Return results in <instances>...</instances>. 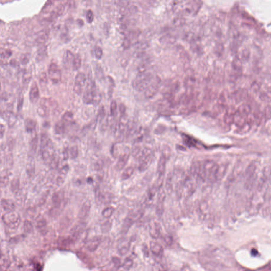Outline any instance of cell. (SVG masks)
Segmentation results:
<instances>
[{
    "mask_svg": "<svg viewBox=\"0 0 271 271\" xmlns=\"http://www.w3.org/2000/svg\"><path fill=\"white\" fill-rule=\"evenodd\" d=\"M218 166L212 160L197 162L192 166V172L202 180L214 182L217 179Z\"/></svg>",
    "mask_w": 271,
    "mask_h": 271,
    "instance_id": "obj_1",
    "label": "cell"
},
{
    "mask_svg": "<svg viewBox=\"0 0 271 271\" xmlns=\"http://www.w3.org/2000/svg\"><path fill=\"white\" fill-rule=\"evenodd\" d=\"M41 150L42 160L47 164H51L54 160L55 150L52 140L46 134L41 138Z\"/></svg>",
    "mask_w": 271,
    "mask_h": 271,
    "instance_id": "obj_2",
    "label": "cell"
},
{
    "mask_svg": "<svg viewBox=\"0 0 271 271\" xmlns=\"http://www.w3.org/2000/svg\"><path fill=\"white\" fill-rule=\"evenodd\" d=\"M202 2L198 1H178L175 8L178 12L186 15L196 14L201 6Z\"/></svg>",
    "mask_w": 271,
    "mask_h": 271,
    "instance_id": "obj_3",
    "label": "cell"
},
{
    "mask_svg": "<svg viewBox=\"0 0 271 271\" xmlns=\"http://www.w3.org/2000/svg\"><path fill=\"white\" fill-rule=\"evenodd\" d=\"M101 99L102 96L96 90L94 82L88 84L83 94V102L86 104L98 105L101 102Z\"/></svg>",
    "mask_w": 271,
    "mask_h": 271,
    "instance_id": "obj_4",
    "label": "cell"
},
{
    "mask_svg": "<svg viewBox=\"0 0 271 271\" xmlns=\"http://www.w3.org/2000/svg\"><path fill=\"white\" fill-rule=\"evenodd\" d=\"M152 79V76L149 74H142L137 77L134 82V86L138 90H142L147 88Z\"/></svg>",
    "mask_w": 271,
    "mask_h": 271,
    "instance_id": "obj_5",
    "label": "cell"
},
{
    "mask_svg": "<svg viewBox=\"0 0 271 271\" xmlns=\"http://www.w3.org/2000/svg\"><path fill=\"white\" fill-rule=\"evenodd\" d=\"M2 219L5 224L11 227H18L20 222L18 213L15 212H9L3 216Z\"/></svg>",
    "mask_w": 271,
    "mask_h": 271,
    "instance_id": "obj_6",
    "label": "cell"
},
{
    "mask_svg": "<svg viewBox=\"0 0 271 271\" xmlns=\"http://www.w3.org/2000/svg\"><path fill=\"white\" fill-rule=\"evenodd\" d=\"M48 76L53 83H57L61 80V70L56 63H52L49 66Z\"/></svg>",
    "mask_w": 271,
    "mask_h": 271,
    "instance_id": "obj_7",
    "label": "cell"
},
{
    "mask_svg": "<svg viewBox=\"0 0 271 271\" xmlns=\"http://www.w3.org/2000/svg\"><path fill=\"white\" fill-rule=\"evenodd\" d=\"M86 82V76L83 73H78L76 76L73 90L78 95H81L83 92V86Z\"/></svg>",
    "mask_w": 271,
    "mask_h": 271,
    "instance_id": "obj_8",
    "label": "cell"
},
{
    "mask_svg": "<svg viewBox=\"0 0 271 271\" xmlns=\"http://www.w3.org/2000/svg\"><path fill=\"white\" fill-rule=\"evenodd\" d=\"M39 98V91L38 85L36 82H34L30 88L29 92V99L32 104H36Z\"/></svg>",
    "mask_w": 271,
    "mask_h": 271,
    "instance_id": "obj_9",
    "label": "cell"
},
{
    "mask_svg": "<svg viewBox=\"0 0 271 271\" xmlns=\"http://www.w3.org/2000/svg\"><path fill=\"white\" fill-rule=\"evenodd\" d=\"M2 116L10 126H13L17 120L16 114L11 111H4Z\"/></svg>",
    "mask_w": 271,
    "mask_h": 271,
    "instance_id": "obj_10",
    "label": "cell"
},
{
    "mask_svg": "<svg viewBox=\"0 0 271 271\" xmlns=\"http://www.w3.org/2000/svg\"><path fill=\"white\" fill-rule=\"evenodd\" d=\"M91 207V204L90 201H86L83 203L78 214L81 219H86L88 217L90 211Z\"/></svg>",
    "mask_w": 271,
    "mask_h": 271,
    "instance_id": "obj_11",
    "label": "cell"
},
{
    "mask_svg": "<svg viewBox=\"0 0 271 271\" xmlns=\"http://www.w3.org/2000/svg\"><path fill=\"white\" fill-rule=\"evenodd\" d=\"M1 206L3 209L8 212L14 211L16 209V205L13 201L10 199H2Z\"/></svg>",
    "mask_w": 271,
    "mask_h": 271,
    "instance_id": "obj_12",
    "label": "cell"
},
{
    "mask_svg": "<svg viewBox=\"0 0 271 271\" xmlns=\"http://www.w3.org/2000/svg\"><path fill=\"white\" fill-rule=\"evenodd\" d=\"M40 106H43L48 109L50 108H55L57 106V102L52 98H43L40 100Z\"/></svg>",
    "mask_w": 271,
    "mask_h": 271,
    "instance_id": "obj_13",
    "label": "cell"
},
{
    "mask_svg": "<svg viewBox=\"0 0 271 271\" xmlns=\"http://www.w3.org/2000/svg\"><path fill=\"white\" fill-rule=\"evenodd\" d=\"M37 123L31 118H27L24 121V127L26 132L28 133H32L36 130Z\"/></svg>",
    "mask_w": 271,
    "mask_h": 271,
    "instance_id": "obj_14",
    "label": "cell"
},
{
    "mask_svg": "<svg viewBox=\"0 0 271 271\" xmlns=\"http://www.w3.org/2000/svg\"><path fill=\"white\" fill-rule=\"evenodd\" d=\"M64 194L62 191H58L55 192L52 196V199L53 203L56 206H60L64 200Z\"/></svg>",
    "mask_w": 271,
    "mask_h": 271,
    "instance_id": "obj_15",
    "label": "cell"
},
{
    "mask_svg": "<svg viewBox=\"0 0 271 271\" xmlns=\"http://www.w3.org/2000/svg\"><path fill=\"white\" fill-rule=\"evenodd\" d=\"M157 84L156 83H152L149 87L146 89L145 95L147 97H151L155 94L157 91Z\"/></svg>",
    "mask_w": 271,
    "mask_h": 271,
    "instance_id": "obj_16",
    "label": "cell"
},
{
    "mask_svg": "<svg viewBox=\"0 0 271 271\" xmlns=\"http://www.w3.org/2000/svg\"><path fill=\"white\" fill-rule=\"evenodd\" d=\"M66 130V124L63 121L58 122L55 127V131L57 134H64Z\"/></svg>",
    "mask_w": 271,
    "mask_h": 271,
    "instance_id": "obj_17",
    "label": "cell"
},
{
    "mask_svg": "<svg viewBox=\"0 0 271 271\" xmlns=\"http://www.w3.org/2000/svg\"><path fill=\"white\" fill-rule=\"evenodd\" d=\"M62 121L66 124L72 123V122L74 121V115L72 112L70 111L65 112L62 117Z\"/></svg>",
    "mask_w": 271,
    "mask_h": 271,
    "instance_id": "obj_18",
    "label": "cell"
},
{
    "mask_svg": "<svg viewBox=\"0 0 271 271\" xmlns=\"http://www.w3.org/2000/svg\"><path fill=\"white\" fill-rule=\"evenodd\" d=\"M47 38L48 35L46 32H45V31H40L38 33V36L37 39V42L38 45L43 46L45 42H46Z\"/></svg>",
    "mask_w": 271,
    "mask_h": 271,
    "instance_id": "obj_19",
    "label": "cell"
},
{
    "mask_svg": "<svg viewBox=\"0 0 271 271\" xmlns=\"http://www.w3.org/2000/svg\"><path fill=\"white\" fill-rule=\"evenodd\" d=\"M75 55L70 50H67L65 54V61L68 64L72 65L73 62L75 58Z\"/></svg>",
    "mask_w": 271,
    "mask_h": 271,
    "instance_id": "obj_20",
    "label": "cell"
},
{
    "mask_svg": "<svg viewBox=\"0 0 271 271\" xmlns=\"http://www.w3.org/2000/svg\"><path fill=\"white\" fill-rule=\"evenodd\" d=\"M128 159V155L125 154V155L121 156L118 161V163L116 164L117 168L119 170H121L122 168L124 167L126 165Z\"/></svg>",
    "mask_w": 271,
    "mask_h": 271,
    "instance_id": "obj_21",
    "label": "cell"
},
{
    "mask_svg": "<svg viewBox=\"0 0 271 271\" xmlns=\"http://www.w3.org/2000/svg\"><path fill=\"white\" fill-rule=\"evenodd\" d=\"M67 151L68 154V157L70 159L73 160L78 157V147L76 146H73L70 149H67Z\"/></svg>",
    "mask_w": 271,
    "mask_h": 271,
    "instance_id": "obj_22",
    "label": "cell"
},
{
    "mask_svg": "<svg viewBox=\"0 0 271 271\" xmlns=\"http://www.w3.org/2000/svg\"><path fill=\"white\" fill-rule=\"evenodd\" d=\"M81 65V58L78 55H75V58L73 62L72 67L73 70H77L80 68Z\"/></svg>",
    "mask_w": 271,
    "mask_h": 271,
    "instance_id": "obj_23",
    "label": "cell"
},
{
    "mask_svg": "<svg viewBox=\"0 0 271 271\" xmlns=\"http://www.w3.org/2000/svg\"><path fill=\"white\" fill-rule=\"evenodd\" d=\"M134 171V168L132 167H129L126 168L124 170V172H123V173L122 174V179L124 180L128 179L133 174Z\"/></svg>",
    "mask_w": 271,
    "mask_h": 271,
    "instance_id": "obj_24",
    "label": "cell"
},
{
    "mask_svg": "<svg viewBox=\"0 0 271 271\" xmlns=\"http://www.w3.org/2000/svg\"><path fill=\"white\" fill-rule=\"evenodd\" d=\"M20 181L19 179L14 178L11 183V190L13 192H17L19 188Z\"/></svg>",
    "mask_w": 271,
    "mask_h": 271,
    "instance_id": "obj_25",
    "label": "cell"
},
{
    "mask_svg": "<svg viewBox=\"0 0 271 271\" xmlns=\"http://www.w3.org/2000/svg\"><path fill=\"white\" fill-rule=\"evenodd\" d=\"M150 248L152 252L155 253L156 255H158L162 252V248L160 247V245H159L156 243H151Z\"/></svg>",
    "mask_w": 271,
    "mask_h": 271,
    "instance_id": "obj_26",
    "label": "cell"
},
{
    "mask_svg": "<svg viewBox=\"0 0 271 271\" xmlns=\"http://www.w3.org/2000/svg\"><path fill=\"white\" fill-rule=\"evenodd\" d=\"M114 211V208L112 207H109L104 209L102 211V215L105 218H109L111 217Z\"/></svg>",
    "mask_w": 271,
    "mask_h": 271,
    "instance_id": "obj_27",
    "label": "cell"
},
{
    "mask_svg": "<svg viewBox=\"0 0 271 271\" xmlns=\"http://www.w3.org/2000/svg\"><path fill=\"white\" fill-rule=\"evenodd\" d=\"M94 53L95 55L96 58L100 60L101 59L103 55V51L101 47L96 46L94 48Z\"/></svg>",
    "mask_w": 271,
    "mask_h": 271,
    "instance_id": "obj_28",
    "label": "cell"
},
{
    "mask_svg": "<svg viewBox=\"0 0 271 271\" xmlns=\"http://www.w3.org/2000/svg\"><path fill=\"white\" fill-rule=\"evenodd\" d=\"M46 47L42 46L39 50H38V53H37V60H42V58L45 56L46 55Z\"/></svg>",
    "mask_w": 271,
    "mask_h": 271,
    "instance_id": "obj_29",
    "label": "cell"
},
{
    "mask_svg": "<svg viewBox=\"0 0 271 271\" xmlns=\"http://www.w3.org/2000/svg\"><path fill=\"white\" fill-rule=\"evenodd\" d=\"M165 159L164 156L160 158L158 164V170L160 173L164 172V170L165 167Z\"/></svg>",
    "mask_w": 271,
    "mask_h": 271,
    "instance_id": "obj_30",
    "label": "cell"
},
{
    "mask_svg": "<svg viewBox=\"0 0 271 271\" xmlns=\"http://www.w3.org/2000/svg\"><path fill=\"white\" fill-rule=\"evenodd\" d=\"M47 110H48L47 109L42 106H39L37 109L38 114L39 116H46L47 114Z\"/></svg>",
    "mask_w": 271,
    "mask_h": 271,
    "instance_id": "obj_31",
    "label": "cell"
},
{
    "mask_svg": "<svg viewBox=\"0 0 271 271\" xmlns=\"http://www.w3.org/2000/svg\"><path fill=\"white\" fill-rule=\"evenodd\" d=\"M86 19L88 23H92L94 20V14L93 11L89 9L87 11L86 13Z\"/></svg>",
    "mask_w": 271,
    "mask_h": 271,
    "instance_id": "obj_32",
    "label": "cell"
},
{
    "mask_svg": "<svg viewBox=\"0 0 271 271\" xmlns=\"http://www.w3.org/2000/svg\"><path fill=\"white\" fill-rule=\"evenodd\" d=\"M12 54V51L8 49H4L3 50H1V57H3L4 58H8L10 57Z\"/></svg>",
    "mask_w": 271,
    "mask_h": 271,
    "instance_id": "obj_33",
    "label": "cell"
},
{
    "mask_svg": "<svg viewBox=\"0 0 271 271\" xmlns=\"http://www.w3.org/2000/svg\"><path fill=\"white\" fill-rule=\"evenodd\" d=\"M233 65L234 66V68H235V70L237 71H240L241 70H242V63H241V62H240V60L238 58H236L234 60V64H233Z\"/></svg>",
    "mask_w": 271,
    "mask_h": 271,
    "instance_id": "obj_34",
    "label": "cell"
},
{
    "mask_svg": "<svg viewBox=\"0 0 271 271\" xmlns=\"http://www.w3.org/2000/svg\"><path fill=\"white\" fill-rule=\"evenodd\" d=\"M32 78V75L30 72H26L23 75L22 81L23 83H28L30 81Z\"/></svg>",
    "mask_w": 271,
    "mask_h": 271,
    "instance_id": "obj_35",
    "label": "cell"
},
{
    "mask_svg": "<svg viewBox=\"0 0 271 271\" xmlns=\"http://www.w3.org/2000/svg\"><path fill=\"white\" fill-rule=\"evenodd\" d=\"M20 63L22 65L27 64V63L29 61V56L27 55L24 54L22 55L20 58Z\"/></svg>",
    "mask_w": 271,
    "mask_h": 271,
    "instance_id": "obj_36",
    "label": "cell"
},
{
    "mask_svg": "<svg viewBox=\"0 0 271 271\" xmlns=\"http://www.w3.org/2000/svg\"><path fill=\"white\" fill-rule=\"evenodd\" d=\"M8 181H9V178L7 175H4L1 176V185L2 186H4L5 185H7V184L8 183Z\"/></svg>",
    "mask_w": 271,
    "mask_h": 271,
    "instance_id": "obj_37",
    "label": "cell"
},
{
    "mask_svg": "<svg viewBox=\"0 0 271 271\" xmlns=\"http://www.w3.org/2000/svg\"><path fill=\"white\" fill-rule=\"evenodd\" d=\"M116 107H117V104H116V102L115 101H112L111 102V106H110V111H111V114H114L116 110Z\"/></svg>",
    "mask_w": 271,
    "mask_h": 271,
    "instance_id": "obj_38",
    "label": "cell"
},
{
    "mask_svg": "<svg viewBox=\"0 0 271 271\" xmlns=\"http://www.w3.org/2000/svg\"><path fill=\"white\" fill-rule=\"evenodd\" d=\"M39 80L40 82L42 83H46L47 82V78L46 74L45 73H42L39 75Z\"/></svg>",
    "mask_w": 271,
    "mask_h": 271,
    "instance_id": "obj_39",
    "label": "cell"
},
{
    "mask_svg": "<svg viewBox=\"0 0 271 271\" xmlns=\"http://www.w3.org/2000/svg\"><path fill=\"white\" fill-rule=\"evenodd\" d=\"M23 97L22 96H20L19 98L18 102V105H17V108H18V111H20L22 109V106H23Z\"/></svg>",
    "mask_w": 271,
    "mask_h": 271,
    "instance_id": "obj_40",
    "label": "cell"
},
{
    "mask_svg": "<svg viewBox=\"0 0 271 271\" xmlns=\"http://www.w3.org/2000/svg\"><path fill=\"white\" fill-rule=\"evenodd\" d=\"M103 167V163L101 161H98L97 163H96L95 165V168L96 170H100L101 168H102Z\"/></svg>",
    "mask_w": 271,
    "mask_h": 271,
    "instance_id": "obj_41",
    "label": "cell"
},
{
    "mask_svg": "<svg viewBox=\"0 0 271 271\" xmlns=\"http://www.w3.org/2000/svg\"><path fill=\"white\" fill-rule=\"evenodd\" d=\"M10 64L11 65V66H12L13 67H17V66H19V65L18 62L14 59H12V60H11Z\"/></svg>",
    "mask_w": 271,
    "mask_h": 271,
    "instance_id": "obj_42",
    "label": "cell"
},
{
    "mask_svg": "<svg viewBox=\"0 0 271 271\" xmlns=\"http://www.w3.org/2000/svg\"><path fill=\"white\" fill-rule=\"evenodd\" d=\"M5 132V128L3 126L2 124H1V127H0V133H1V137L2 138L3 134Z\"/></svg>",
    "mask_w": 271,
    "mask_h": 271,
    "instance_id": "obj_43",
    "label": "cell"
},
{
    "mask_svg": "<svg viewBox=\"0 0 271 271\" xmlns=\"http://www.w3.org/2000/svg\"><path fill=\"white\" fill-rule=\"evenodd\" d=\"M77 22L80 26H83L84 25V21L82 19H78L77 20Z\"/></svg>",
    "mask_w": 271,
    "mask_h": 271,
    "instance_id": "obj_44",
    "label": "cell"
},
{
    "mask_svg": "<svg viewBox=\"0 0 271 271\" xmlns=\"http://www.w3.org/2000/svg\"><path fill=\"white\" fill-rule=\"evenodd\" d=\"M87 182H88V183H92L93 182V178H91V177L88 178Z\"/></svg>",
    "mask_w": 271,
    "mask_h": 271,
    "instance_id": "obj_45",
    "label": "cell"
}]
</instances>
